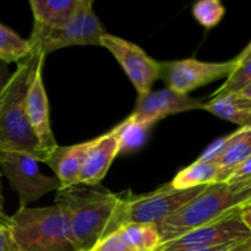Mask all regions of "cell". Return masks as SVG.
I'll return each mask as SVG.
<instances>
[{"label": "cell", "instance_id": "obj_1", "mask_svg": "<svg viewBox=\"0 0 251 251\" xmlns=\"http://www.w3.org/2000/svg\"><path fill=\"white\" fill-rule=\"evenodd\" d=\"M126 198L98 185L85 184L56 191L55 203L68 215L78 251H90L126 223Z\"/></svg>", "mask_w": 251, "mask_h": 251}, {"label": "cell", "instance_id": "obj_2", "mask_svg": "<svg viewBox=\"0 0 251 251\" xmlns=\"http://www.w3.org/2000/svg\"><path fill=\"white\" fill-rule=\"evenodd\" d=\"M250 202L251 178L235 183L211 184L190 202L156 226L161 244L201 226L242 212Z\"/></svg>", "mask_w": 251, "mask_h": 251}, {"label": "cell", "instance_id": "obj_3", "mask_svg": "<svg viewBox=\"0 0 251 251\" xmlns=\"http://www.w3.org/2000/svg\"><path fill=\"white\" fill-rule=\"evenodd\" d=\"M43 54L33 53L17 64L0 96V151H17L29 153L39 162L47 153L39 145L32 130L27 114V93L34 71Z\"/></svg>", "mask_w": 251, "mask_h": 251}, {"label": "cell", "instance_id": "obj_4", "mask_svg": "<svg viewBox=\"0 0 251 251\" xmlns=\"http://www.w3.org/2000/svg\"><path fill=\"white\" fill-rule=\"evenodd\" d=\"M10 229L20 251H78L68 215L56 203L20 207L11 216Z\"/></svg>", "mask_w": 251, "mask_h": 251}, {"label": "cell", "instance_id": "obj_5", "mask_svg": "<svg viewBox=\"0 0 251 251\" xmlns=\"http://www.w3.org/2000/svg\"><path fill=\"white\" fill-rule=\"evenodd\" d=\"M0 171L19 195L20 207H28L46 194L60 189L58 179L42 174L39 161L29 153L0 151Z\"/></svg>", "mask_w": 251, "mask_h": 251}, {"label": "cell", "instance_id": "obj_6", "mask_svg": "<svg viewBox=\"0 0 251 251\" xmlns=\"http://www.w3.org/2000/svg\"><path fill=\"white\" fill-rule=\"evenodd\" d=\"M207 186L179 190L168 183L152 193L127 195L125 222L158 226L162 221L190 202Z\"/></svg>", "mask_w": 251, "mask_h": 251}, {"label": "cell", "instance_id": "obj_7", "mask_svg": "<svg viewBox=\"0 0 251 251\" xmlns=\"http://www.w3.org/2000/svg\"><path fill=\"white\" fill-rule=\"evenodd\" d=\"M237 69L235 60L208 63L198 59H183L162 63L161 77L167 87L183 95H189L202 86L228 77Z\"/></svg>", "mask_w": 251, "mask_h": 251}, {"label": "cell", "instance_id": "obj_8", "mask_svg": "<svg viewBox=\"0 0 251 251\" xmlns=\"http://www.w3.org/2000/svg\"><path fill=\"white\" fill-rule=\"evenodd\" d=\"M100 47L108 49L117 59L132 86L136 88L137 95L144 96L151 92L153 83L161 77L162 63L147 55L137 44L109 33L102 37Z\"/></svg>", "mask_w": 251, "mask_h": 251}, {"label": "cell", "instance_id": "obj_9", "mask_svg": "<svg viewBox=\"0 0 251 251\" xmlns=\"http://www.w3.org/2000/svg\"><path fill=\"white\" fill-rule=\"evenodd\" d=\"M251 238V230L242 220V212L227 216L213 223L189 230L169 242L162 243L156 251H184L243 242Z\"/></svg>", "mask_w": 251, "mask_h": 251}, {"label": "cell", "instance_id": "obj_10", "mask_svg": "<svg viewBox=\"0 0 251 251\" xmlns=\"http://www.w3.org/2000/svg\"><path fill=\"white\" fill-rule=\"evenodd\" d=\"M203 100L166 87L139 96L134 112L129 115V118L134 122L151 127L154 123L169 115L188 110L203 109Z\"/></svg>", "mask_w": 251, "mask_h": 251}, {"label": "cell", "instance_id": "obj_11", "mask_svg": "<svg viewBox=\"0 0 251 251\" xmlns=\"http://www.w3.org/2000/svg\"><path fill=\"white\" fill-rule=\"evenodd\" d=\"M46 56L39 60L34 71L33 78L27 93V114L32 130L38 139L39 145L47 156L53 151L58 144L55 141L50 126V114H49V100L43 82V66Z\"/></svg>", "mask_w": 251, "mask_h": 251}, {"label": "cell", "instance_id": "obj_12", "mask_svg": "<svg viewBox=\"0 0 251 251\" xmlns=\"http://www.w3.org/2000/svg\"><path fill=\"white\" fill-rule=\"evenodd\" d=\"M251 156V125L213 142L200 156V161L213 162L221 169L220 183H226L233 169Z\"/></svg>", "mask_w": 251, "mask_h": 251}, {"label": "cell", "instance_id": "obj_13", "mask_svg": "<svg viewBox=\"0 0 251 251\" xmlns=\"http://www.w3.org/2000/svg\"><path fill=\"white\" fill-rule=\"evenodd\" d=\"M86 0H81L77 11L73 19L61 27L44 28V27L33 26L28 42L31 44L32 54H43L48 55L51 51L66 48L71 46H82V12Z\"/></svg>", "mask_w": 251, "mask_h": 251}, {"label": "cell", "instance_id": "obj_14", "mask_svg": "<svg viewBox=\"0 0 251 251\" xmlns=\"http://www.w3.org/2000/svg\"><path fill=\"white\" fill-rule=\"evenodd\" d=\"M119 154V140L115 129L91 142L77 184L98 185L104 179L115 157Z\"/></svg>", "mask_w": 251, "mask_h": 251}, {"label": "cell", "instance_id": "obj_15", "mask_svg": "<svg viewBox=\"0 0 251 251\" xmlns=\"http://www.w3.org/2000/svg\"><path fill=\"white\" fill-rule=\"evenodd\" d=\"M91 141L71 146H56L48 153L43 163L49 166L60 184V189L70 188L78 183L81 169L85 162Z\"/></svg>", "mask_w": 251, "mask_h": 251}, {"label": "cell", "instance_id": "obj_16", "mask_svg": "<svg viewBox=\"0 0 251 251\" xmlns=\"http://www.w3.org/2000/svg\"><path fill=\"white\" fill-rule=\"evenodd\" d=\"M203 109L220 119L242 126L251 125V100L242 92L226 93L211 98L205 103Z\"/></svg>", "mask_w": 251, "mask_h": 251}, {"label": "cell", "instance_id": "obj_17", "mask_svg": "<svg viewBox=\"0 0 251 251\" xmlns=\"http://www.w3.org/2000/svg\"><path fill=\"white\" fill-rule=\"evenodd\" d=\"M80 2L81 0H31L33 26L44 28L64 26L76 14Z\"/></svg>", "mask_w": 251, "mask_h": 251}, {"label": "cell", "instance_id": "obj_18", "mask_svg": "<svg viewBox=\"0 0 251 251\" xmlns=\"http://www.w3.org/2000/svg\"><path fill=\"white\" fill-rule=\"evenodd\" d=\"M220 176L221 169L217 164L198 159L193 164L181 169L169 184L174 189L186 190L220 183Z\"/></svg>", "mask_w": 251, "mask_h": 251}, {"label": "cell", "instance_id": "obj_19", "mask_svg": "<svg viewBox=\"0 0 251 251\" xmlns=\"http://www.w3.org/2000/svg\"><path fill=\"white\" fill-rule=\"evenodd\" d=\"M118 233L132 251H156L161 245V235L153 225L126 223Z\"/></svg>", "mask_w": 251, "mask_h": 251}, {"label": "cell", "instance_id": "obj_20", "mask_svg": "<svg viewBox=\"0 0 251 251\" xmlns=\"http://www.w3.org/2000/svg\"><path fill=\"white\" fill-rule=\"evenodd\" d=\"M31 55L32 48L28 39H24L16 32L0 24V59L9 64H20Z\"/></svg>", "mask_w": 251, "mask_h": 251}, {"label": "cell", "instance_id": "obj_21", "mask_svg": "<svg viewBox=\"0 0 251 251\" xmlns=\"http://www.w3.org/2000/svg\"><path fill=\"white\" fill-rule=\"evenodd\" d=\"M114 129L119 140V153H127L140 149L145 144L150 126L134 122L127 117Z\"/></svg>", "mask_w": 251, "mask_h": 251}, {"label": "cell", "instance_id": "obj_22", "mask_svg": "<svg viewBox=\"0 0 251 251\" xmlns=\"http://www.w3.org/2000/svg\"><path fill=\"white\" fill-rule=\"evenodd\" d=\"M81 33H82V46L100 47L102 37L108 33L98 16L93 11V1L91 0H86L85 7H83Z\"/></svg>", "mask_w": 251, "mask_h": 251}, {"label": "cell", "instance_id": "obj_23", "mask_svg": "<svg viewBox=\"0 0 251 251\" xmlns=\"http://www.w3.org/2000/svg\"><path fill=\"white\" fill-rule=\"evenodd\" d=\"M193 15L201 26L212 28L223 19L226 15V7L220 0H200L194 4Z\"/></svg>", "mask_w": 251, "mask_h": 251}, {"label": "cell", "instance_id": "obj_24", "mask_svg": "<svg viewBox=\"0 0 251 251\" xmlns=\"http://www.w3.org/2000/svg\"><path fill=\"white\" fill-rule=\"evenodd\" d=\"M251 83V59L245 61L242 65L237 66L234 71L230 74L225 81L222 86L218 90L211 95V98L217 97V96L226 95V93L242 92L245 87H248Z\"/></svg>", "mask_w": 251, "mask_h": 251}, {"label": "cell", "instance_id": "obj_25", "mask_svg": "<svg viewBox=\"0 0 251 251\" xmlns=\"http://www.w3.org/2000/svg\"><path fill=\"white\" fill-rule=\"evenodd\" d=\"M90 251H132L118 232L100 240Z\"/></svg>", "mask_w": 251, "mask_h": 251}, {"label": "cell", "instance_id": "obj_26", "mask_svg": "<svg viewBox=\"0 0 251 251\" xmlns=\"http://www.w3.org/2000/svg\"><path fill=\"white\" fill-rule=\"evenodd\" d=\"M248 178H251V156L233 169L226 183H235Z\"/></svg>", "mask_w": 251, "mask_h": 251}, {"label": "cell", "instance_id": "obj_27", "mask_svg": "<svg viewBox=\"0 0 251 251\" xmlns=\"http://www.w3.org/2000/svg\"><path fill=\"white\" fill-rule=\"evenodd\" d=\"M0 251H20L10 227L0 225Z\"/></svg>", "mask_w": 251, "mask_h": 251}, {"label": "cell", "instance_id": "obj_28", "mask_svg": "<svg viewBox=\"0 0 251 251\" xmlns=\"http://www.w3.org/2000/svg\"><path fill=\"white\" fill-rule=\"evenodd\" d=\"M10 76H11V74H10L9 63H6V61L0 59V96H1L2 90H4V87L6 86Z\"/></svg>", "mask_w": 251, "mask_h": 251}, {"label": "cell", "instance_id": "obj_29", "mask_svg": "<svg viewBox=\"0 0 251 251\" xmlns=\"http://www.w3.org/2000/svg\"><path fill=\"white\" fill-rule=\"evenodd\" d=\"M225 251H251V238L247 240H243V242L235 243V244H233L232 247H229Z\"/></svg>", "mask_w": 251, "mask_h": 251}, {"label": "cell", "instance_id": "obj_30", "mask_svg": "<svg viewBox=\"0 0 251 251\" xmlns=\"http://www.w3.org/2000/svg\"><path fill=\"white\" fill-rule=\"evenodd\" d=\"M250 59H251V42H250L249 46H248L247 48H245L244 50H243L242 53H240L239 55L234 59V60H235V63H237V66H239V65H242L243 63H245V61L250 60Z\"/></svg>", "mask_w": 251, "mask_h": 251}, {"label": "cell", "instance_id": "obj_31", "mask_svg": "<svg viewBox=\"0 0 251 251\" xmlns=\"http://www.w3.org/2000/svg\"><path fill=\"white\" fill-rule=\"evenodd\" d=\"M2 202H4V199H0V225L10 227V225H11V216H9L5 212Z\"/></svg>", "mask_w": 251, "mask_h": 251}, {"label": "cell", "instance_id": "obj_32", "mask_svg": "<svg viewBox=\"0 0 251 251\" xmlns=\"http://www.w3.org/2000/svg\"><path fill=\"white\" fill-rule=\"evenodd\" d=\"M235 243H232V244H222V245H216V247H208V248H199V249H189L184 251H225L228 249L229 247H232Z\"/></svg>", "mask_w": 251, "mask_h": 251}, {"label": "cell", "instance_id": "obj_33", "mask_svg": "<svg viewBox=\"0 0 251 251\" xmlns=\"http://www.w3.org/2000/svg\"><path fill=\"white\" fill-rule=\"evenodd\" d=\"M242 220L248 228L251 230V208H245L242 211Z\"/></svg>", "mask_w": 251, "mask_h": 251}, {"label": "cell", "instance_id": "obj_34", "mask_svg": "<svg viewBox=\"0 0 251 251\" xmlns=\"http://www.w3.org/2000/svg\"><path fill=\"white\" fill-rule=\"evenodd\" d=\"M242 93L244 96H247V97H249L250 100H251V83H250L249 86H248V87H245L244 90L242 91Z\"/></svg>", "mask_w": 251, "mask_h": 251}, {"label": "cell", "instance_id": "obj_35", "mask_svg": "<svg viewBox=\"0 0 251 251\" xmlns=\"http://www.w3.org/2000/svg\"><path fill=\"white\" fill-rule=\"evenodd\" d=\"M0 199H2V190H1V180H0Z\"/></svg>", "mask_w": 251, "mask_h": 251}, {"label": "cell", "instance_id": "obj_36", "mask_svg": "<svg viewBox=\"0 0 251 251\" xmlns=\"http://www.w3.org/2000/svg\"><path fill=\"white\" fill-rule=\"evenodd\" d=\"M245 208H251V202H250V203H249V205H248V206H247V207H245ZM245 208H244V210H245Z\"/></svg>", "mask_w": 251, "mask_h": 251}]
</instances>
